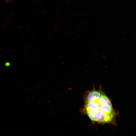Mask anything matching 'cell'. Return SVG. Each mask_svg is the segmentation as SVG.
Wrapping results in <instances>:
<instances>
[]
</instances>
